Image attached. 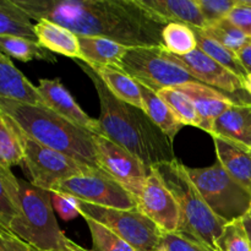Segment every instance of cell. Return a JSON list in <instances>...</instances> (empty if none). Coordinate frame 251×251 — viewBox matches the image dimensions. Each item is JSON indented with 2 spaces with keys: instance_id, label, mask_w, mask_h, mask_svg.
<instances>
[{
  "instance_id": "6da1fadb",
  "label": "cell",
  "mask_w": 251,
  "mask_h": 251,
  "mask_svg": "<svg viewBox=\"0 0 251 251\" xmlns=\"http://www.w3.org/2000/svg\"><path fill=\"white\" fill-rule=\"evenodd\" d=\"M32 20H49L77 37H102L127 48H163L164 25L135 0H12Z\"/></svg>"
},
{
  "instance_id": "7a4b0ae2",
  "label": "cell",
  "mask_w": 251,
  "mask_h": 251,
  "mask_svg": "<svg viewBox=\"0 0 251 251\" xmlns=\"http://www.w3.org/2000/svg\"><path fill=\"white\" fill-rule=\"evenodd\" d=\"M77 61L92 80L100 98V135L129 151L150 169L159 163L176 161L173 141L153 124L145 110L114 97L90 66Z\"/></svg>"
},
{
  "instance_id": "3957f363",
  "label": "cell",
  "mask_w": 251,
  "mask_h": 251,
  "mask_svg": "<svg viewBox=\"0 0 251 251\" xmlns=\"http://www.w3.org/2000/svg\"><path fill=\"white\" fill-rule=\"evenodd\" d=\"M0 114L7 115L29 139L90 168L100 169L95 134L77 126L50 108L0 98Z\"/></svg>"
},
{
  "instance_id": "277c9868",
  "label": "cell",
  "mask_w": 251,
  "mask_h": 251,
  "mask_svg": "<svg viewBox=\"0 0 251 251\" xmlns=\"http://www.w3.org/2000/svg\"><path fill=\"white\" fill-rule=\"evenodd\" d=\"M152 169L161 176L179 205L180 226L176 232L194 235L216 250V242L227 223L210 210L189 176L186 167L176 159L157 164Z\"/></svg>"
},
{
  "instance_id": "5b68a950",
  "label": "cell",
  "mask_w": 251,
  "mask_h": 251,
  "mask_svg": "<svg viewBox=\"0 0 251 251\" xmlns=\"http://www.w3.org/2000/svg\"><path fill=\"white\" fill-rule=\"evenodd\" d=\"M19 200L21 212L9 232L38 251L68 250L70 239L59 228L50 191L19 179Z\"/></svg>"
},
{
  "instance_id": "8992f818",
  "label": "cell",
  "mask_w": 251,
  "mask_h": 251,
  "mask_svg": "<svg viewBox=\"0 0 251 251\" xmlns=\"http://www.w3.org/2000/svg\"><path fill=\"white\" fill-rule=\"evenodd\" d=\"M189 176L210 210L226 223L243 220L251 211V193L216 163L206 168H189Z\"/></svg>"
},
{
  "instance_id": "52a82bcc",
  "label": "cell",
  "mask_w": 251,
  "mask_h": 251,
  "mask_svg": "<svg viewBox=\"0 0 251 251\" xmlns=\"http://www.w3.org/2000/svg\"><path fill=\"white\" fill-rule=\"evenodd\" d=\"M76 200L82 217L100 223L137 251H152L161 244L163 232L139 208L118 210Z\"/></svg>"
},
{
  "instance_id": "ba28073f",
  "label": "cell",
  "mask_w": 251,
  "mask_h": 251,
  "mask_svg": "<svg viewBox=\"0 0 251 251\" xmlns=\"http://www.w3.org/2000/svg\"><path fill=\"white\" fill-rule=\"evenodd\" d=\"M162 49L157 47L130 48L119 68L136 82L156 93L163 88H176L196 81L183 68L167 59Z\"/></svg>"
},
{
  "instance_id": "9c48e42d",
  "label": "cell",
  "mask_w": 251,
  "mask_h": 251,
  "mask_svg": "<svg viewBox=\"0 0 251 251\" xmlns=\"http://www.w3.org/2000/svg\"><path fill=\"white\" fill-rule=\"evenodd\" d=\"M25 149V168L27 169L34 186L51 191L59 183L73 176H81L91 171L81 162L61 153V152L43 146L39 142L29 139L22 132Z\"/></svg>"
},
{
  "instance_id": "30bf717a",
  "label": "cell",
  "mask_w": 251,
  "mask_h": 251,
  "mask_svg": "<svg viewBox=\"0 0 251 251\" xmlns=\"http://www.w3.org/2000/svg\"><path fill=\"white\" fill-rule=\"evenodd\" d=\"M51 191L102 207L132 210L137 208V199L105 174L102 169L91 171L59 183Z\"/></svg>"
},
{
  "instance_id": "8fae6325",
  "label": "cell",
  "mask_w": 251,
  "mask_h": 251,
  "mask_svg": "<svg viewBox=\"0 0 251 251\" xmlns=\"http://www.w3.org/2000/svg\"><path fill=\"white\" fill-rule=\"evenodd\" d=\"M162 51L167 59L183 68L198 82L220 90L237 103H251V96L244 90L242 78L199 48L186 55H176L164 49Z\"/></svg>"
},
{
  "instance_id": "7c38bea8",
  "label": "cell",
  "mask_w": 251,
  "mask_h": 251,
  "mask_svg": "<svg viewBox=\"0 0 251 251\" xmlns=\"http://www.w3.org/2000/svg\"><path fill=\"white\" fill-rule=\"evenodd\" d=\"M100 168L132 196L139 198L151 169L119 145L102 135H95Z\"/></svg>"
},
{
  "instance_id": "4fadbf2b",
  "label": "cell",
  "mask_w": 251,
  "mask_h": 251,
  "mask_svg": "<svg viewBox=\"0 0 251 251\" xmlns=\"http://www.w3.org/2000/svg\"><path fill=\"white\" fill-rule=\"evenodd\" d=\"M137 208L163 233H173L179 229L180 210L178 202L154 169L151 168L137 198Z\"/></svg>"
},
{
  "instance_id": "5bb4252c",
  "label": "cell",
  "mask_w": 251,
  "mask_h": 251,
  "mask_svg": "<svg viewBox=\"0 0 251 251\" xmlns=\"http://www.w3.org/2000/svg\"><path fill=\"white\" fill-rule=\"evenodd\" d=\"M37 90L43 98L47 107L65 119L70 120L77 126L83 127L95 135H100L98 119H93L83 112L82 108L76 103V100L59 78H54V80L42 78L37 86Z\"/></svg>"
},
{
  "instance_id": "9a60e30c",
  "label": "cell",
  "mask_w": 251,
  "mask_h": 251,
  "mask_svg": "<svg viewBox=\"0 0 251 251\" xmlns=\"http://www.w3.org/2000/svg\"><path fill=\"white\" fill-rule=\"evenodd\" d=\"M159 24H183L193 28H206L198 0H135Z\"/></svg>"
},
{
  "instance_id": "2e32d148",
  "label": "cell",
  "mask_w": 251,
  "mask_h": 251,
  "mask_svg": "<svg viewBox=\"0 0 251 251\" xmlns=\"http://www.w3.org/2000/svg\"><path fill=\"white\" fill-rule=\"evenodd\" d=\"M176 88L190 98L201 118L200 129L205 130L208 134L212 132L215 120L221 114H223L228 108L237 103L226 93L198 82V81L188 82Z\"/></svg>"
},
{
  "instance_id": "e0dca14e",
  "label": "cell",
  "mask_w": 251,
  "mask_h": 251,
  "mask_svg": "<svg viewBox=\"0 0 251 251\" xmlns=\"http://www.w3.org/2000/svg\"><path fill=\"white\" fill-rule=\"evenodd\" d=\"M218 163L251 193V149L237 141L212 136Z\"/></svg>"
},
{
  "instance_id": "ac0fdd59",
  "label": "cell",
  "mask_w": 251,
  "mask_h": 251,
  "mask_svg": "<svg viewBox=\"0 0 251 251\" xmlns=\"http://www.w3.org/2000/svg\"><path fill=\"white\" fill-rule=\"evenodd\" d=\"M0 98L46 105L38 90L28 78L0 51ZM47 107V105H46Z\"/></svg>"
},
{
  "instance_id": "d6986e66",
  "label": "cell",
  "mask_w": 251,
  "mask_h": 251,
  "mask_svg": "<svg viewBox=\"0 0 251 251\" xmlns=\"http://www.w3.org/2000/svg\"><path fill=\"white\" fill-rule=\"evenodd\" d=\"M212 136L237 141L251 149V103H235L215 120Z\"/></svg>"
},
{
  "instance_id": "ffe728a7",
  "label": "cell",
  "mask_w": 251,
  "mask_h": 251,
  "mask_svg": "<svg viewBox=\"0 0 251 251\" xmlns=\"http://www.w3.org/2000/svg\"><path fill=\"white\" fill-rule=\"evenodd\" d=\"M34 34L38 43L50 53L81 60L78 37L70 29L49 20H39L34 25Z\"/></svg>"
},
{
  "instance_id": "44dd1931",
  "label": "cell",
  "mask_w": 251,
  "mask_h": 251,
  "mask_svg": "<svg viewBox=\"0 0 251 251\" xmlns=\"http://www.w3.org/2000/svg\"><path fill=\"white\" fill-rule=\"evenodd\" d=\"M90 68L97 74L98 77L103 81V83L107 86L114 97H117L122 102L142 109L140 86L129 74L125 73L119 66L113 65H95Z\"/></svg>"
},
{
  "instance_id": "7402d4cb",
  "label": "cell",
  "mask_w": 251,
  "mask_h": 251,
  "mask_svg": "<svg viewBox=\"0 0 251 251\" xmlns=\"http://www.w3.org/2000/svg\"><path fill=\"white\" fill-rule=\"evenodd\" d=\"M81 60L90 66H119L130 48L102 37H78Z\"/></svg>"
},
{
  "instance_id": "603a6c76",
  "label": "cell",
  "mask_w": 251,
  "mask_h": 251,
  "mask_svg": "<svg viewBox=\"0 0 251 251\" xmlns=\"http://www.w3.org/2000/svg\"><path fill=\"white\" fill-rule=\"evenodd\" d=\"M139 86L142 97V109L153 122V124H156L173 141L184 125L176 119L171 108L159 98L156 92L141 83H139Z\"/></svg>"
},
{
  "instance_id": "cb8c5ba5",
  "label": "cell",
  "mask_w": 251,
  "mask_h": 251,
  "mask_svg": "<svg viewBox=\"0 0 251 251\" xmlns=\"http://www.w3.org/2000/svg\"><path fill=\"white\" fill-rule=\"evenodd\" d=\"M24 159L22 131L7 115L0 114V167L11 171L12 166L24 164Z\"/></svg>"
},
{
  "instance_id": "d4e9b609",
  "label": "cell",
  "mask_w": 251,
  "mask_h": 251,
  "mask_svg": "<svg viewBox=\"0 0 251 251\" xmlns=\"http://www.w3.org/2000/svg\"><path fill=\"white\" fill-rule=\"evenodd\" d=\"M0 51L7 58H14L24 63L31 60L55 63V56L53 55V53L43 48L38 41L26 37L11 36V34L0 36Z\"/></svg>"
},
{
  "instance_id": "484cf974",
  "label": "cell",
  "mask_w": 251,
  "mask_h": 251,
  "mask_svg": "<svg viewBox=\"0 0 251 251\" xmlns=\"http://www.w3.org/2000/svg\"><path fill=\"white\" fill-rule=\"evenodd\" d=\"M20 212L19 179L11 171L0 167V227L9 230Z\"/></svg>"
},
{
  "instance_id": "4316f807",
  "label": "cell",
  "mask_w": 251,
  "mask_h": 251,
  "mask_svg": "<svg viewBox=\"0 0 251 251\" xmlns=\"http://www.w3.org/2000/svg\"><path fill=\"white\" fill-rule=\"evenodd\" d=\"M31 20L12 0H0V36L11 34L37 41Z\"/></svg>"
},
{
  "instance_id": "83f0119b",
  "label": "cell",
  "mask_w": 251,
  "mask_h": 251,
  "mask_svg": "<svg viewBox=\"0 0 251 251\" xmlns=\"http://www.w3.org/2000/svg\"><path fill=\"white\" fill-rule=\"evenodd\" d=\"M195 32L196 41H198V48L200 50H202L203 53L207 54L210 58H212L213 60H216L217 63H220L221 65L225 66L226 69H228L229 71H232L233 74L240 77L242 80H244L248 76V73L245 71V69L243 68V65L240 64L239 59L235 51L230 50L227 47L222 46L221 43H218L217 41L212 39L211 37H208L207 34L203 33L202 29L200 28H194Z\"/></svg>"
},
{
  "instance_id": "f1b7e54d",
  "label": "cell",
  "mask_w": 251,
  "mask_h": 251,
  "mask_svg": "<svg viewBox=\"0 0 251 251\" xmlns=\"http://www.w3.org/2000/svg\"><path fill=\"white\" fill-rule=\"evenodd\" d=\"M162 44L166 51L176 55H186L198 49L195 32L183 24H168L162 31Z\"/></svg>"
},
{
  "instance_id": "f546056e",
  "label": "cell",
  "mask_w": 251,
  "mask_h": 251,
  "mask_svg": "<svg viewBox=\"0 0 251 251\" xmlns=\"http://www.w3.org/2000/svg\"><path fill=\"white\" fill-rule=\"evenodd\" d=\"M157 95L171 108L176 119L183 125L201 127V118L190 98L176 88H163Z\"/></svg>"
},
{
  "instance_id": "4dcf8cb0",
  "label": "cell",
  "mask_w": 251,
  "mask_h": 251,
  "mask_svg": "<svg viewBox=\"0 0 251 251\" xmlns=\"http://www.w3.org/2000/svg\"><path fill=\"white\" fill-rule=\"evenodd\" d=\"M202 31L208 37L235 53L251 41V38H249L242 29L238 28L235 25H233L228 19L222 20L212 26H207Z\"/></svg>"
},
{
  "instance_id": "1f68e13d",
  "label": "cell",
  "mask_w": 251,
  "mask_h": 251,
  "mask_svg": "<svg viewBox=\"0 0 251 251\" xmlns=\"http://www.w3.org/2000/svg\"><path fill=\"white\" fill-rule=\"evenodd\" d=\"M83 220L87 223L92 237L91 251H137L100 223L88 217H83Z\"/></svg>"
},
{
  "instance_id": "d6a6232c",
  "label": "cell",
  "mask_w": 251,
  "mask_h": 251,
  "mask_svg": "<svg viewBox=\"0 0 251 251\" xmlns=\"http://www.w3.org/2000/svg\"><path fill=\"white\" fill-rule=\"evenodd\" d=\"M217 251H251V244L242 220L227 223L216 242Z\"/></svg>"
},
{
  "instance_id": "836d02e7",
  "label": "cell",
  "mask_w": 251,
  "mask_h": 251,
  "mask_svg": "<svg viewBox=\"0 0 251 251\" xmlns=\"http://www.w3.org/2000/svg\"><path fill=\"white\" fill-rule=\"evenodd\" d=\"M161 243L168 251H216L202 240L183 232L163 233Z\"/></svg>"
},
{
  "instance_id": "e575fe53",
  "label": "cell",
  "mask_w": 251,
  "mask_h": 251,
  "mask_svg": "<svg viewBox=\"0 0 251 251\" xmlns=\"http://www.w3.org/2000/svg\"><path fill=\"white\" fill-rule=\"evenodd\" d=\"M238 1L239 0H198L206 27L228 19L230 11L237 6Z\"/></svg>"
},
{
  "instance_id": "d590c367",
  "label": "cell",
  "mask_w": 251,
  "mask_h": 251,
  "mask_svg": "<svg viewBox=\"0 0 251 251\" xmlns=\"http://www.w3.org/2000/svg\"><path fill=\"white\" fill-rule=\"evenodd\" d=\"M50 193L53 207L58 212L59 217L61 220L71 221L77 217V216H81L77 205H76L75 199L69 195H65V194L55 193V191H50Z\"/></svg>"
},
{
  "instance_id": "8d00e7d4",
  "label": "cell",
  "mask_w": 251,
  "mask_h": 251,
  "mask_svg": "<svg viewBox=\"0 0 251 251\" xmlns=\"http://www.w3.org/2000/svg\"><path fill=\"white\" fill-rule=\"evenodd\" d=\"M228 20L233 25L242 29L249 38H251V1L239 0L237 6L230 11Z\"/></svg>"
},
{
  "instance_id": "74e56055",
  "label": "cell",
  "mask_w": 251,
  "mask_h": 251,
  "mask_svg": "<svg viewBox=\"0 0 251 251\" xmlns=\"http://www.w3.org/2000/svg\"><path fill=\"white\" fill-rule=\"evenodd\" d=\"M0 251H38L27 243L0 227Z\"/></svg>"
},
{
  "instance_id": "f35d334b",
  "label": "cell",
  "mask_w": 251,
  "mask_h": 251,
  "mask_svg": "<svg viewBox=\"0 0 251 251\" xmlns=\"http://www.w3.org/2000/svg\"><path fill=\"white\" fill-rule=\"evenodd\" d=\"M237 55L240 64L249 75V74H251V41L248 44H245L239 51H237Z\"/></svg>"
},
{
  "instance_id": "ab89813d",
  "label": "cell",
  "mask_w": 251,
  "mask_h": 251,
  "mask_svg": "<svg viewBox=\"0 0 251 251\" xmlns=\"http://www.w3.org/2000/svg\"><path fill=\"white\" fill-rule=\"evenodd\" d=\"M242 221H243V225H244L245 230H247L248 233V237H249L250 244H251V211L247 216H245L244 218H243Z\"/></svg>"
},
{
  "instance_id": "60d3db41",
  "label": "cell",
  "mask_w": 251,
  "mask_h": 251,
  "mask_svg": "<svg viewBox=\"0 0 251 251\" xmlns=\"http://www.w3.org/2000/svg\"><path fill=\"white\" fill-rule=\"evenodd\" d=\"M61 251H91V250L85 249V248L80 247V245H77L76 243H74L73 240H70V244H69V249L68 250H61Z\"/></svg>"
},
{
  "instance_id": "b9f144b4",
  "label": "cell",
  "mask_w": 251,
  "mask_h": 251,
  "mask_svg": "<svg viewBox=\"0 0 251 251\" xmlns=\"http://www.w3.org/2000/svg\"><path fill=\"white\" fill-rule=\"evenodd\" d=\"M243 86H244V90L251 96V74L243 80Z\"/></svg>"
},
{
  "instance_id": "7bdbcfd3",
  "label": "cell",
  "mask_w": 251,
  "mask_h": 251,
  "mask_svg": "<svg viewBox=\"0 0 251 251\" xmlns=\"http://www.w3.org/2000/svg\"><path fill=\"white\" fill-rule=\"evenodd\" d=\"M152 251H168V250H167L166 248H164L163 245H162V243H161V244H159L158 247L156 248V249H153V250H152Z\"/></svg>"
},
{
  "instance_id": "ee69618b",
  "label": "cell",
  "mask_w": 251,
  "mask_h": 251,
  "mask_svg": "<svg viewBox=\"0 0 251 251\" xmlns=\"http://www.w3.org/2000/svg\"><path fill=\"white\" fill-rule=\"evenodd\" d=\"M250 1H251V0H250Z\"/></svg>"
}]
</instances>
